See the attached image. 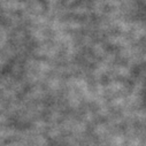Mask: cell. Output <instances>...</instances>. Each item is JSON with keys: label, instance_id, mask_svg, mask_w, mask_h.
<instances>
[]
</instances>
